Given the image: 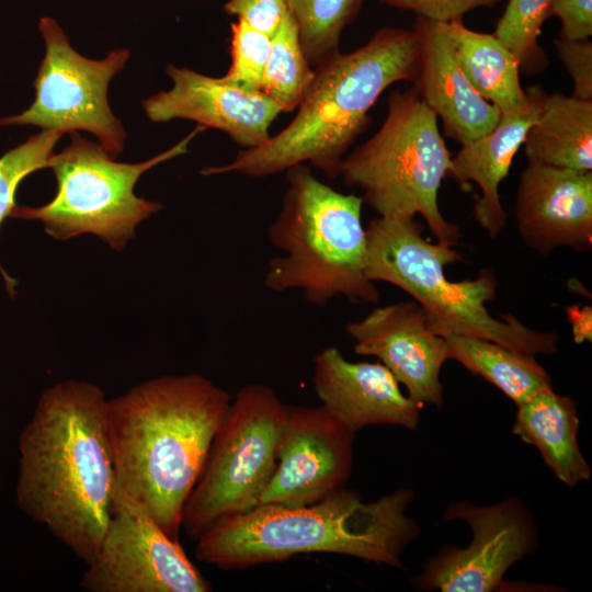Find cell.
I'll use <instances>...</instances> for the list:
<instances>
[{
  "label": "cell",
  "instance_id": "obj_3",
  "mask_svg": "<svg viewBox=\"0 0 592 592\" xmlns=\"http://www.w3.org/2000/svg\"><path fill=\"white\" fill-rule=\"evenodd\" d=\"M413 498L412 490L401 488L364 502L343 487L308 505H257L205 532L195 540V558L235 570L329 553L402 569L405 548L420 535L407 514Z\"/></svg>",
  "mask_w": 592,
  "mask_h": 592
},
{
  "label": "cell",
  "instance_id": "obj_22",
  "mask_svg": "<svg viewBox=\"0 0 592 592\" xmlns=\"http://www.w3.org/2000/svg\"><path fill=\"white\" fill-rule=\"evenodd\" d=\"M458 64L473 88L501 114L524 110L531 102L520 81V62L494 35L473 31L462 20L447 22Z\"/></svg>",
  "mask_w": 592,
  "mask_h": 592
},
{
  "label": "cell",
  "instance_id": "obj_14",
  "mask_svg": "<svg viewBox=\"0 0 592 592\" xmlns=\"http://www.w3.org/2000/svg\"><path fill=\"white\" fill-rule=\"evenodd\" d=\"M354 352L375 356L407 389L418 405H443L441 369L449 360L446 341L433 333L417 301L376 307L345 326Z\"/></svg>",
  "mask_w": 592,
  "mask_h": 592
},
{
  "label": "cell",
  "instance_id": "obj_19",
  "mask_svg": "<svg viewBox=\"0 0 592 592\" xmlns=\"http://www.w3.org/2000/svg\"><path fill=\"white\" fill-rule=\"evenodd\" d=\"M527 92L531 102L524 110L501 114L491 132L462 145L451 159L449 174L463 191L470 189L469 181L480 187L481 196L475 202L474 216L491 238L497 237L506 225L499 185L508 175L527 130L536 122L546 94L539 87H531Z\"/></svg>",
  "mask_w": 592,
  "mask_h": 592
},
{
  "label": "cell",
  "instance_id": "obj_2",
  "mask_svg": "<svg viewBox=\"0 0 592 592\" xmlns=\"http://www.w3.org/2000/svg\"><path fill=\"white\" fill-rule=\"evenodd\" d=\"M230 401L198 374L152 378L107 400L114 493L143 508L174 539Z\"/></svg>",
  "mask_w": 592,
  "mask_h": 592
},
{
  "label": "cell",
  "instance_id": "obj_30",
  "mask_svg": "<svg viewBox=\"0 0 592 592\" xmlns=\"http://www.w3.org/2000/svg\"><path fill=\"white\" fill-rule=\"evenodd\" d=\"M286 0H227L224 11L273 36L286 12Z\"/></svg>",
  "mask_w": 592,
  "mask_h": 592
},
{
  "label": "cell",
  "instance_id": "obj_24",
  "mask_svg": "<svg viewBox=\"0 0 592 592\" xmlns=\"http://www.w3.org/2000/svg\"><path fill=\"white\" fill-rule=\"evenodd\" d=\"M314 76L315 68L304 53L297 23L287 10L272 36L261 92L283 113L293 112L300 105Z\"/></svg>",
  "mask_w": 592,
  "mask_h": 592
},
{
  "label": "cell",
  "instance_id": "obj_11",
  "mask_svg": "<svg viewBox=\"0 0 592 592\" xmlns=\"http://www.w3.org/2000/svg\"><path fill=\"white\" fill-rule=\"evenodd\" d=\"M443 520H463L473 534L465 548L445 546L422 563L411 578L419 591L492 592L500 590L505 572L539 545L535 519L515 497L478 506L469 501L452 502Z\"/></svg>",
  "mask_w": 592,
  "mask_h": 592
},
{
  "label": "cell",
  "instance_id": "obj_21",
  "mask_svg": "<svg viewBox=\"0 0 592 592\" xmlns=\"http://www.w3.org/2000/svg\"><path fill=\"white\" fill-rule=\"evenodd\" d=\"M523 145L528 162L592 171V101L545 94Z\"/></svg>",
  "mask_w": 592,
  "mask_h": 592
},
{
  "label": "cell",
  "instance_id": "obj_25",
  "mask_svg": "<svg viewBox=\"0 0 592 592\" xmlns=\"http://www.w3.org/2000/svg\"><path fill=\"white\" fill-rule=\"evenodd\" d=\"M365 0H286L304 53L312 66L340 52L341 36Z\"/></svg>",
  "mask_w": 592,
  "mask_h": 592
},
{
  "label": "cell",
  "instance_id": "obj_31",
  "mask_svg": "<svg viewBox=\"0 0 592 592\" xmlns=\"http://www.w3.org/2000/svg\"><path fill=\"white\" fill-rule=\"evenodd\" d=\"M383 3L407 11L418 16L451 22L477 8H492L502 0H380Z\"/></svg>",
  "mask_w": 592,
  "mask_h": 592
},
{
  "label": "cell",
  "instance_id": "obj_29",
  "mask_svg": "<svg viewBox=\"0 0 592 592\" xmlns=\"http://www.w3.org/2000/svg\"><path fill=\"white\" fill-rule=\"evenodd\" d=\"M557 55L573 81V95L592 101V43L588 39L554 41Z\"/></svg>",
  "mask_w": 592,
  "mask_h": 592
},
{
  "label": "cell",
  "instance_id": "obj_8",
  "mask_svg": "<svg viewBox=\"0 0 592 592\" xmlns=\"http://www.w3.org/2000/svg\"><path fill=\"white\" fill-rule=\"evenodd\" d=\"M204 129L198 125L171 148L138 163L116 162L100 144L71 132L70 144L49 159L57 182L55 197L39 207L15 205L11 217L39 220L58 240L92 234L119 251L135 236L137 225L162 207L135 195L138 179L186 153L191 140Z\"/></svg>",
  "mask_w": 592,
  "mask_h": 592
},
{
  "label": "cell",
  "instance_id": "obj_17",
  "mask_svg": "<svg viewBox=\"0 0 592 592\" xmlns=\"http://www.w3.org/2000/svg\"><path fill=\"white\" fill-rule=\"evenodd\" d=\"M312 386L321 406L353 432L374 424L419 425L422 406L401 392L380 362H350L328 346L312 358Z\"/></svg>",
  "mask_w": 592,
  "mask_h": 592
},
{
  "label": "cell",
  "instance_id": "obj_32",
  "mask_svg": "<svg viewBox=\"0 0 592 592\" xmlns=\"http://www.w3.org/2000/svg\"><path fill=\"white\" fill-rule=\"evenodd\" d=\"M561 22L560 37L588 39L592 35V0H551L548 18Z\"/></svg>",
  "mask_w": 592,
  "mask_h": 592
},
{
  "label": "cell",
  "instance_id": "obj_9",
  "mask_svg": "<svg viewBox=\"0 0 592 592\" xmlns=\"http://www.w3.org/2000/svg\"><path fill=\"white\" fill-rule=\"evenodd\" d=\"M285 413L286 405L260 383L241 387L230 401L183 509L191 539L258 505L276 466Z\"/></svg>",
  "mask_w": 592,
  "mask_h": 592
},
{
  "label": "cell",
  "instance_id": "obj_20",
  "mask_svg": "<svg viewBox=\"0 0 592 592\" xmlns=\"http://www.w3.org/2000/svg\"><path fill=\"white\" fill-rule=\"evenodd\" d=\"M516 407L513 434L535 446L566 486L589 481L591 469L578 442L580 421L574 401L548 387Z\"/></svg>",
  "mask_w": 592,
  "mask_h": 592
},
{
  "label": "cell",
  "instance_id": "obj_12",
  "mask_svg": "<svg viewBox=\"0 0 592 592\" xmlns=\"http://www.w3.org/2000/svg\"><path fill=\"white\" fill-rule=\"evenodd\" d=\"M81 587L90 592H209L210 582L139 505L114 493L107 528Z\"/></svg>",
  "mask_w": 592,
  "mask_h": 592
},
{
  "label": "cell",
  "instance_id": "obj_5",
  "mask_svg": "<svg viewBox=\"0 0 592 592\" xmlns=\"http://www.w3.org/2000/svg\"><path fill=\"white\" fill-rule=\"evenodd\" d=\"M285 172L282 207L267 230L271 243L285 255L270 260L266 288L298 289L316 306L337 296L354 304H377L379 292L365 273L362 197L325 184L306 163Z\"/></svg>",
  "mask_w": 592,
  "mask_h": 592
},
{
  "label": "cell",
  "instance_id": "obj_1",
  "mask_svg": "<svg viewBox=\"0 0 592 592\" xmlns=\"http://www.w3.org/2000/svg\"><path fill=\"white\" fill-rule=\"evenodd\" d=\"M106 408L98 385L57 383L42 394L20 437L21 510L87 565L99 551L113 504Z\"/></svg>",
  "mask_w": 592,
  "mask_h": 592
},
{
  "label": "cell",
  "instance_id": "obj_28",
  "mask_svg": "<svg viewBox=\"0 0 592 592\" xmlns=\"http://www.w3.org/2000/svg\"><path fill=\"white\" fill-rule=\"evenodd\" d=\"M230 33L231 64L223 77L244 91L261 92L272 37L238 19Z\"/></svg>",
  "mask_w": 592,
  "mask_h": 592
},
{
  "label": "cell",
  "instance_id": "obj_26",
  "mask_svg": "<svg viewBox=\"0 0 592 592\" xmlns=\"http://www.w3.org/2000/svg\"><path fill=\"white\" fill-rule=\"evenodd\" d=\"M551 0H509L494 35L515 55L521 68L543 69L547 59L538 45Z\"/></svg>",
  "mask_w": 592,
  "mask_h": 592
},
{
  "label": "cell",
  "instance_id": "obj_7",
  "mask_svg": "<svg viewBox=\"0 0 592 592\" xmlns=\"http://www.w3.org/2000/svg\"><path fill=\"white\" fill-rule=\"evenodd\" d=\"M452 155L437 128V116L415 88L395 90L379 129L346 155L338 177L363 191L362 200L380 217L420 214L437 242L456 246L457 225L442 215L437 195L449 173Z\"/></svg>",
  "mask_w": 592,
  "mask_h": 592
},
{
  "label": "cell",
  "instance_id": "obj_18",
  "mask_svg": "<svg viewBox=\"0 0 592 592\" xmlns=\"http://www.w3.org/2000/svg\"><path fill=\"white\" fill-rule=\"evenodd\" d=\"M412 30L420 52L414 88L442 119L445 135L465 145L491 132L501 112L473 88L463 72L447 22L418 16Z\"/></svg>",
  "mask_w": 592,
  "mask_h": 592
},
{
  "label": "cell",
  "instance_id": "obj_4",
  "mask_svg": "<svg viewBox=\"0 0 592 592\" xmlns=\"http://www.w3.org/2000/svg\"><path fill=\"white\" fill-rule=\"evenodd\" d=\"M419 56L413 30L380 29L365 45L315 66L297 114L281 132L240 150L227 164L204 168L202 174L259 179L308 163L337 178L349 148L368 127V112L380 94L396 82L415 81Z\"/></svg>",
  "mask_w": 592,
  "mask_h": 592
},
{
  "label": "cell",
  "instance_id": "obj_27",
  "mask_svg": "<svg viewBox=\"0 0 592 592\" xmlns=\"http://www.w3.org/2000/svg\"><path fill=\"white\" fill-rule=\"evenodd\" d=\"M62 135L55 130H42L26 141L9 150L0 158V226L11 216L15 193L21 181L29 174L49 167L54 147ZM7 288L14 294L15 282L0 266Z\"/></svg>",
  "mask_w": 592,
  "mask_h": 592
},
{
  "label": "cell",
  "instance_id": "obj_6",
  "mask_svg": "<svg viewBox=\"0 0 592 592\" xmlns=\"http://www.w3.org/2000/svg\"><path fill=\"white\" fill-rule=\"evenodd\" d=\"M365 232L366 276L412 296L433 333L485 339L534 356L557 351L556 332L531 329L512 314L501 319L491 316L486 307L497 289L491 270H481L474 280L448 281L444 267L462 260V254L452 246L428 241L414 218L379 216L369 221Z\"/></svg>",
  "mask_w": 592,
  "mask_h": 592
},
{
  "label": "cell",
  "instance_id": "obj_13",
  "mask_svg": "<svg viewBox=\"0 0 592 592\" xmlns=\"http://www.w3.org/2000/svg\"><path fill=\"white\" fill-rule=\"evenodd\" d=\"M354 436L321 405H286L276 466L258 505H308L345 487Z\"/></svg>",
  "mask_w": 592,
  "mask_h": 592
},
{
  "label": "cell",
  "instance_id": "obj_10",
  "mask_svg": "<svg viewBox=\"0 0 592 592\" xmlns=\"http://www.w3.org/2000/svg\"><path fill=\"white\" fill-rule=\"evenodd\" d=\"M38 29L46 50L34 80L35 100L24 112L1 117L0 126L33 125L61 135L84 130L115 159L126 132L109 105L107 88L125 67L129 50L115 48L103 59H89L71 47L54 19L42 18Z\"/></svg>",
  "mask_w": 592,
  "mask_h": 592
},
{
  "label": "cell",
  "instance_id": "obj_15",
  "mask_svg": "<svg viewBox=\"0 0 592 592\" xmlns=\"http://www.w3.org/2000/svg\"><path fill=\"white\" fill-rule=\"evenodd\" d=\"M170 90L143 101L146 116L153 123L190 119L205 128L226 133L243 149L258 147L270 137V127L283 113L262 92H248L224 77L215 78L186 67L169 64Z\"/></svg>",
  "mask_w": 592,
  "mask_h": 592
},
{
  "label": "cell",
  "instance_id": "obj_16",
  "mask_svg": "<svg viewBox=\"0 0 592 592\" xmlns=\"http://www.w3.org/2000/svg\"><path fill=\"white\" fill-rule=\"evenodd\" d=\"M515 221L524 243L548 254L559 247L592 248V171L528 162L515 197Z\"/></svg>",
  "mask_w": 592,
  "mask_h": 592
},
{
  "label": "cell",
  "instance_id": "obj_23",
  "mask_svg": "<svg viewBox=\"0 0 592 592\" xmlns=\"http://www.w3.org/2000/svg\"><path fill=\"white\" fill-rule=\"evenodd\" d=\"M443 338L449 360L496 386L516 406L553 387L549 374L534 355L474 337L446 334Z\"/></svg>",
  "mask_w": 592,
  "mask_h": 592
},
{
  "label": "cell",
  "instance_id": "obj_33",
  "mask_svg": "<svg viewBox=\"0 0 592 592\" xmlns=\"http://www.w3.org/2000/svg\"><path fill=\"white\" fill-rule=\"evenodd\" d=\"M567 317L572 326V334L576 343L592 340V308L591 306L580 307L572 305L567 307Z\"/></svg>",
  "mask_w": 592,
  "mask_h": 592
}]
</instances>
